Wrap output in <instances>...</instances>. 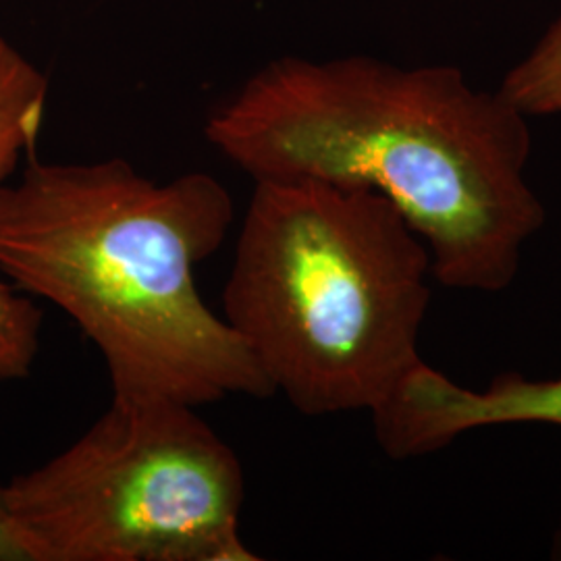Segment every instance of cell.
I'll return each mask as SVG.
<instances>
[{
	"label": "cell",
	"instance_id": "4",
	"mask_svg": "<svg viewBox=\"0 0 561 561\" xmlns=\"http://www.w3.org/2000/svg\"><path fill=\"white\" fill-rule=\"evenodd\" d=\"M30 561H256L245 474L196 408L117 398L78 442L4 484Z\"/></svg>",
	"mask_w": 561,
	"mask_h": 561
},
{
	"label": "cell",
	"instance_id": "1",
	"mask_svg": "<svg viewBox=\"0 0 561 561\" xmlns=\"http://www.w3.org/2000/svg\"><path fill=\"white\" fill-rule=\"evenodd\" d=\"M528 119L454 65L283 57L208 117L206 140L254 181L379 192L424 240L443 287L497 294L547 219L528 181Z\"/></svg>",
	"mask_w": 561,
	"mask_h": 561
},
{
	"label": "cell",
	"instance_id": "10",
	"mask_svg": "<svg viewBox=\"0 0 561 561\" xmlns=\"http://www.w3.org/2000/svg\"><path fill=\"white\" fill-rule=\"evenodd\" d=\"M553 558L561 560V522L558 533H556V539H553Z\"/></svg>",
	"mask_w": 561,
	"mask_h": 561
},
{
	"label": "cell",
	"instance_id": "9",
	"mask_svg": "<svg viewBox=\"0 0 561 561\" xmlns=\"http://www.w3.org/2000/svg\"><path fill=\"white\" fill-rule=\"evenodd\" d=\"M0 561H30L27 549L23 547L20 535L9 518L2 484H0Z\"/></svg>",
	"mask_w": 561,
	"mask_h": 561
},
{
	"label": "cell",
	"instance_id": "2",
	"mask_svg": "<svg viewBox=\"0 0 561 561\" xmlns=\"http://www.w3.org/2000/svg\"><path fill=\"white\" fill-rule=\"evenodd\" d=\"M233 219L229 190L208 173L159 183L123 159L59 164L34 152L20 181L0 185V273L80 327L117 398H271L196 283Z\"/></svg>",
	"mask_w": 561,
	"mask_h": 561
},
{
	"label": "cell",
	"instance_id": "3",
	"mask_svg": "<svg viewBox=\"0 0 561 561\" xmlns=\"http://www.w3.org/2000/svg\"><path fill=\"white\" fill-rule=\"evenodd\" d=\"M431 277L426 243L379 192L256 180L222 319L301 414L373 412L422 362Z\"/></svg>",
	"mask_w": 561,
	"mask_h": 561
},
{
	"label": "cell",
	"instance_id": "6",
	"mask_svg": "<svg viewBox=\"0 0 561 561\" xmlns=\"http://www.w3.org/2000/svg\"><path fill=\"white\" fill-rule=\"evenodd\" d=\"M48 81L30 60L0 38V185L23 154L36 152Z\"/></svg>",
	"mask_w": 561,
	"mask_h": 561
},
{
	"label": "cell",
	"instance_id": "8",
	"mask_svg": "<svg viewBox=\"0 0 561 561\" xmlns=\"http://www.w3.org/2000/svg\"><path fill=\"white\" fill-rule=\"evenodd\" d=\"M0 273V382L23 377L38 350L41 310Z\"/></svg>",
	"mask_w": 561,
	"mask_h": 561
},
{
	"label": "cell",
	"instance_id": "5",
	"mask_svg": "<svg viewBox=\"0 0 561 561\" xmlns=\"http://www.w3.org/2000/svg\"><path fill=\"white\" fill-rule=\"evenodd\" d=\"M370 416L389 458H419L484 426H561V377L533 381L510 373L484 389H470L422 360Z\"/></svg>",
	"mask_w": 561,
	"mask_h": 561
},
{
	"label": "cell",
	"instance_id": "7",
	"mask_svg": "<svg viewBox=\"0 0 561 561\" xmlns=\"http://www.w3.org/2000/svg\"><path fill=\"white\" fill-rule=\"evenodd\" d=\"M500 92L526 117L561 113V18L553 21L535 48L505 73Z\"/></svg>",
	"mask_w": 561,
	"mask_h": 561
}]
</instances>
